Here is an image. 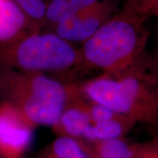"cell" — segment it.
<instances>
[{"mask_svg": "<svg viewBox=\"0 0 158 158\" xmlns=\"http://www.w3.org/2000/svg\"><path fill=\"white\" fill-rule=\"evenodd\" d=\"M75 83L66 84L48 74L0 70V99L35 126L53 127L73 93Z\"/></svg>", "mask_w": 158, "mask_h": 158, "instance_id": "1", "label": "cell"}, {"mask_svg": "<svg viewBox=\"0 0 158 158\" xmlns=\"http://www.w3.org/2000/svg\"><path fill=\"white\" fill-rule=\"evenodd\" d=\"M84 67L78 48L56 33L29 30L0 43V70L67 72Z\"/></svg>", "mask_w": 158, "mask_h": 158, "instance_id": "2", "label": "cell"}, {"mask_svg": "<svg viewBox=\"0 0 158 158\" xmlns=\"http://www.w3.org/2000/svg\"><path fill=\"white\" fill-rule=\"evenodd\" d=\"M141 19L127 11L110 18L79 48L84 68L110 76L122 73L141 44Z\"/></svg>", "mask_w": 158, "mask_h": 158, "instance_id": "3", "label": "cell"}, {"mask_svg": "<svg viewBox=\"0 0 158 158\" xmlns=\"http://www.w3.org/2000/svg\"><path fill=\"white\" fill-rule=\"evenodd\" d=\"M35 127L17 108L0 101V151L3 158H22L31 144Z\"/></svg>", "mask_w": 158, "mask_h": 158, "instance_id": "4", "label": "cell"}, {"mask_svg": "<svg viewBox=\"0 0 158 158\" xmlns=\"http://www.w3.org/2000/svg\"><path fill=\"white\" fill-rule=\"evenodd\" d=\"M112 12L111 3L104 0L95 7L76 12L65 21L58 24L55 27L54 33L69 43L83 44L112 17Z\"/></svg>", "mask_w": 158, "mask_h": 158, "instance_id": "5", "label": "cell"}, {"mask_svg": "<svg viewBox=\"0 0 158 158\" xmlns=\"http://www.w3.org/2000/svg\"><path fill=\"white\" fill-rule=\"evenodd\" d=\"M90 125L91 119L85 107V98L79 92L77 83H75L73 93L52 129L57 136L83 141Z\"/></svg>", "mask_w": 158, "mask_h": 158, "instance_id": "6", "label": "cell"}, {"mask_svg": "<svg viewBox=\"0 0 158 158\" xmlns=\"http://www.w3.org/2000/svg\"><path fill=\"white\" fill-rule=\"evenodd\" d=\"M29 30H37L11 0L0 2V43L9 41Z\"/></svg>", "mask_w": 158, "mask_h": 158, "instance_id": "7", "label": "cell"}, {"mask_svg": "<svg viewBox=\"0 0 158 158\" xmlns=\"http://www.w3.org/2000/svg\"><path fill=\"white\" fill-rule=\"evenodd\" d=\"M82 142L90 158H135L139 148L124 141L122 137L93 142Z\"/></svg>", "mask_w": 158, "mask_h": 158, "instance_id": "8", "label": "cell"}, {"mask_svg": "<svg viewBox=\"0 0 158 158\" xmlns=\"http://www.w3.org/2000/svg\"><path fill=\"white\" fill-rule=\"evenodd\" d=\"M35 158H90V156L81 141L65 136H57L43 148Z\"/></svg>", "mask_w": 158, "mask_h": 158, "instance_id": "9", "label": "cell"}, {"mask_svg": "<svg viewBox=\"0 0 158 158\" xmlns=\"http://www.w3.org/2000/svg\"><path fill=\"white\" fill-rule=\"evenodd\" d=\"M127 118L122 115H118L113 118L92 122L88 129L85 139L82 141H93L120 138L126 131V123L124 118Z\"/></svg>", "mask_w": 158, "mask_h": 158, "instance_id": "10", "label": "cell"}, {"mask_svg": "<svg viewBox=\"0 0 158 158\" xmlns=\"http://www.w3.org/2000/svg\"><path fill=\"white\" fill-rule=\"evenodd\" d=\"M75 13L69 0H51L46 6L45 21L51 23L55 27Z\"/></svg>", "mask_w": 158, "mask_h": 158, "instance_id": "11", "label": "cell"}, {"mask_svg": "<svg viewBox=\"0 0 158 158\" xmlns=\"http://www.w3.org/2000/svg\"><path fill=\"white\" fill-rule=\"evenodd\" d=\"M26 14L37 28L45 22L46 4L44 0H11Z\"/></svg>", "mask_w": 158, "mask_h": 158, "instance_id": "12", "label": "cell"}, {"mask_svg": "<svg viewBox=\"0 0 158 158\" xmlns=\"http://www.w3.org/2000/svg\"><path fill=\"white\" fill-rule=\"evenodd\" d=\"M127 11L142 19L148 15H158V0H135L129 2Z\"/></svg>", "mask_w": 158, "mask_h": 158, "instance_id": "13", "label": "cell"}, {"mask_svg": "<svg viewBox=\"0 0 158 158\" xmlns=\"http://www.w3.org/2000/svg\"><path fill=\"white\" fill-rule=\"evenodd\" d=\"M76 12L89 10L100 4L104 0H69Z\"/></svg>", "mask_w": 158, "mask_h": 158, "instance_id": "14", "label": "cell"}, {"mask_svg": "<svg viewBox=\"0 0 158 158\" xmlns=\"http://www.w3.org/2000/svg\"><path fill=\"white\" fill-rule=\"evenodd\" d=\"M135 158H158V146L139 148Z\"/></svg>", "mask_w": 158, "mask_h": 158, "instance_id": "15", "label": "cell"}, {"mask_svg": "<svg viewBox=\"0 0 158 158\" xmlns=\"http://www.w3.org/2000/svg\"><path fill=\"white\" fill-rule=\"evenodd\" d=\"M0 158H3V156H2V154H1V151H0Z\"/></svg>", "mask_w": 158, "mask_h": 158, "instance_id": "16", "label": "cell"}, {"mask_svg": "<svg viewBox=\"0 0 158 158\" xmlns=\"http://www.w3.org/2000/svg\"><path fill=\"white\" fill-rule=\"evenodd\" d=\"M132 1H135V0H129V2H132Z\"/></svg>", "mask_w": 158, "mask_h": 158, "instance_id": "17", "label": "cell"}, {"mask_svg": "<svg viewBox=\"0 0 158 158\" xmlns=\"http://www.w3.org/2000/svg\"><path fill=\"white\" fill-rule=\"evenodd\" d=\"M1 1H2V0H0V2H1Z\"/></svg>", "mask_w": 158, "mask_h": 158, "instance_id": "18", "label": "cell"}]
</instances>
